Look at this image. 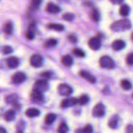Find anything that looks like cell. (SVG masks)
<instances>
[{
	"label": "cell",
	"instance_id": "1",
	"mask_svg": "<svg viewBox=\"0 0 133 133\" xmlns=\"http://www.w3.org/2000/svg\"><path fill=\"white\" fill-rule=\"evenodd\" d=\"M131 24L129 20L127 19H121L119 21L114 22L112 24L111 29L114 31H123L128 30L131 28Z\"/></svg>",
	"mask_w": 133,
	"mask_h": 133
},
{
	"label": "cell",
	"instance_id": "2",
	"mask_svg": "<svg viewBox=\"0 0 133 133\" xmlns=\"http://www.w3.org/2000/svg\"><path fill=\"white\" fill-rule=\"evenodd\" d=\"M99 64L103 68L112 69L114 67V62L110 57L103 56L99 60Z\"/></svg>",
	"mask_w": 133,
	"mask_h": 133
},
{
	"label": "cell",
	"instance_id": "3",
	"mask_svg": "<svg viewBox=\"0 0 133 133\" xmlns=\"http://www.w3.org/2000/svg\"><path fill=\"white\" fill-rule=\"evenodd\" d=\"M34 88L35 90H37L38 92H45L48 90V84L45 80H42V79H39L37 80L35 83L34 85Z\"/></svg>",
	"mask_w": 133,
	"mask_h": 133
},
{
	"label": "cell",
	"instance_id": "4",
	"mask_svg": "<svg viewBox=\"0 0 133 133\" xmlns=\"http://www.w3.org/2000/svg\"><path fill=\"white\" fill-rule=\"evenodd\" d=\"M43 58L40 55L34 54L30 58V63L31 66L35 68H38L42 65Z\"/></svg>",
	"mask_w": 133,
	"mask_h": 133
},
{
	"label": "cell",
	"instance_id": "5",
	"mask_svg": "<svg viewBox=\"0 0 133 133\" xmlns=\"http://www.w3.org/2000/svg\"><path fill=\"white\" fill-rule=\"evenodd\" d=\"M58 94L61 96H69L73 92L72 88L71 87L66 84H61L58 87Z\"/></svg>",
	"mask_w": 133,
	"mask_h": 133
},
{
	"label": "cell",
	"instance_id": "6",
	"mask_svg": "<svg viewBox=\"0 0 133 133\" xmlns=\"http://www.w3.org/2000/svg\"><path fill=\"white\" fill-rule=\"evenodd\" d=\"M105 108L103 105L99 103L97 104L96 106L94 107L92 110V114L96 117H101L105 115Z\"/></svg>",
	"mask_w": 133,
	"mask_h": 133
},
{
	"label": "cell",
	"instance_id": "7",
	"mask_svg": "<svg viewBox=\"0 0 133 133\" xmlns=\"http://www.w3.org/2000/svg\"><path fill=\"white\" fill-rule=\"evenodd\" d=\"M77 103H78L77 99L74 98V97H69V98L64 99L61 102V105L62 108H68L74 106Z\"/></svg>",
	"mask_w": 133,
	"mask_h": 133
},
{
	"label": "cell",
	"instance_id": "8",
	"mask_svg": "<svg viewBox=\"0 0 133 133\" xmlns=\"http://www.w3.org/2000/svg\"><path fill=\"white\" fill-rule=\"evenodd\" d=\"M26 79V76L23 73L18 72L13 75L12 81L14 84H20Z\"/></svg>",
	"mask_w": 133,
	"mask_h": 133
},
{
	"label": "cell",
	"instance_id": "9",
	"mask_svg": "<svg viewBox=\"0 0 133 133\" xmlns=\"http://www.w3.org/2000/svg\"><path fill=\"white\" fill-rule=\"evenodd\" d=\"M88 45L93 50H97L101 47V42L97 38H92L88 42Z\"/></svg>",
	"mask_w": 133,
	"mask_h": 133
},
{
	"label": "cell",
	"instance_id": "10",
	"mask_svg": "<svg viewBox=\"0 0 133 133\" xmlns=\"http://www.w3.org/2000/svg\"><path fill=\"white\" fill-rule=\"evenodd\" d=\"M79 75L82 77L83 78H84V79H86L87 81H88V82H90V83H95L96 81V79L95 78V77L94 75H91L90 73H88V71H84V70H81V71L79 72Z\"/></svg>",
	"mask_w": 133,
	"mask_h": 133
},
{
	"label": "cell",
	"instance_id": "11",
	"mask_svg": "<svg viewBox=\"0 0 133 133\" xmlns=\"http://www.w3.org/2000/svg\"><path fill=\"white\" fill-rule=\"evenodd\" d=\"M111 46L112 48L114 51H118L122 50V49H123L125 48V43L124 41H123L122 40H117L112 43Z\"/></svg>",
	"mask_w": 133,
	"mask_h": 133
},
{
	"label": "cell",
	"instance_id": "12",
	"mask_svg": "<svg viewBox=\"0 0 133 133\" xmlns=\"http://www.w3.org/2000/svg\"><path fill=\"white\" fill-rule=\"evenodd\" d=\"M6 65L10 68H16L19 65V60L16 57H9L6 60Z\"/></svg>",
	"mask_w": 133,
	"mask_h": 133
},
{
	"label": "cell",
	"instance_id": "13",
	"mask_svg": "<svg viewBox=\"0 0 133 133\" xmlns=\"http://www.w3.org/2000/svg\"><path fill=\"white\" fill-rule=\"evenodd\" d=\"M46 10L48 12L51 14H57L61 11V9L58 6L54 4L53 3H49L47 5Z\"/></svg>",
	"mask_w": 133,
	"mask_h": 133
},
{
	"label": "cell",
	"instance_id": "14",
	"mask_svg": "<svg viewBox=\"0 0 133 133\" xmlns=\"http://www.w3.org/2000/svg\"><path fill=\"white\" fill-rule=\"evenodd\" d=\"M31 99L34 101H36V102H39V101H41L43 100V95L42 93L38 92L37 90H33L31 93Z\"/></svg>",
	"mask_w": 133,
	"mask_h": 133
},
{
	"label": "cell",
	"instance_id": "15",
	"mask_svg": "<svg viewBox=\"0 0 133 133\" xmlns=\"http://www.w3.org/2000/svg\"><path fill=\"white\" fill-rule=\"evenodd\" d=\"M25 114L29 118H33V117L39 116L40 111L37 109H35V108H31V109H28L26 110Z\"/></svg>",
	"mask_w": 133,
	"mask_h": 133
},
{
	"label": "cell",
	"instance_id": "16",
	"mask_svg": "<svg viewBox=\"0 0 133 133\" xmlns=\"http://www.w3.org/2000/svg\"><path fill=\"white\" fill-rule=\"evenodd\" d=\"M61 61H62V64L65 66H70L73 63L72 57L69 55L63 56L62 59H61Z\"/></svg>",
	"mask_w": 133,
	"mask_h": 133
},
{
	"label": "cell",
	"instance_id": "17",
	"mask_svg": "<svg viewBox=\"0 0 133 133\" xmlns=\"http://www.w3.org/2000/svg\"><path fill=\"white\" fill-rule=\"evenodd\" d=\"M130 12V8L129 6L127 5H122L120 6V9H119V14L122 16H127L129 14Z\"/></svg>",
	"mask_w": 133,
	"mask_h": 133
},
{
	"label": "cell",
	"instance_id": "18",
	"mask_svg": "<svg viewBox=\"0 0 133 133\" xmlns=\"http://www.w3.org/2000/svg\"><path fill=\"white\" fill-rule=\"evenodd\" d=\"M14 118H15V112L12 110L7 111L4 115V118L7 122L12 121L14 119Z\"/></svg>",
	"mask_w": 133,
	"mask_h": 133
},
{
	"label": "cell",
	"instance_id": "19",
	"mask_svg": "<svg viewBox=\"0 0 133 133\" xmlns=\"http://www.w3.org/2000/svg\"><path fill=\"white\" fill-rule=\"evenodd\" d=\"M48 28H49V29L55 30V31H61L64 29V26L58 23H50L48 25Z\"/></svg>",
	"mask_w": 133,
	"mask_h": 133
},
{
	"label": "cell",
	"instance_id": "20",
	"mask_svg": "<svg viewBox=\"0 0 133 133\" xmlns=\"http://www.w3.org/2000/svg\"><path fill=\"white\" fill-rule=\"evenodd\" d=\"M12 30H13V25L12 24L11 22H6V23L5 24L3 27V31L6 35H10V34L12 32Z\"/></svg>",
	"mask_w": 133,
	"mask_h": 133
},
{
	"label": "cell",
	"instance_id": "21",
	"mask_svg": "<svg viewBox=\"0 0 133 133\" xmlns=\"http://www.w3.org/2000/svg\"><path fill=\"white\" fill-rule=\"evenodd\" d=\"M56 115L53 113H49L48 114V115L46 116L45 117V122L46 124L49 125V124H51L52 123L54 122V121L56 119Z\"/></svg>",
	"mask_w": 133,
	"mask_h": 133
},
{
	"label": "cell",
	"instance_id": "22",
	"mask_svg": "<svg viewBox=\"0 0 133 133\" xmlns=\"http://www.w3.org/2000/svg\"><path fill=\"white\" fill-rule=\"evenodd\" d=\"M118 122V117L117 116H114L110 118L109 122V126L112 129H114L116 127Z\"/></svg>",
	"mask_w": 133,
	"mask_h": 133
},
{
	"label": "cell",
	"instance_id": "23",
	"mask_svg": "<svg viewBox=\"0 0 133 133\" xmlns=\"http://www.w3.org/2000/svg\"><path fill=\"white\" fill-rule=\"evenodd\" d=\"M121 86H122V88L126 90H130L132 87V84H131V82L127 80V79H123L121 81Z\"/></svg>",
	"mask_w": 133,
	"mask_h": 133
},
{
	"label": "cell",
	"instance_id": "24",
	"mask_svg": "<svg viewBox=\"0 0 133 133\" xmlns=\"http://www.w3.org/2000/svg\"><path fill=\"white\" fill-rule=\"evenodd\" d=\"M91 18L94 22H98L100 19L99 12L97 9H94L91 12Z\"/></svg>",
	"mask_w": 133,
	"mask_h": 133
},
{
	"label": "cell",
	"instance_id": "25",
	"mask_svg": "<svg viewBox=\"0 0 133 133\" xmlns=\"http://www.w3.org/2000/svg\"><path fill=\"white\" fill-rule=\"evenodd\" d=\"M58 133H67L68 132V127L65 123H62L58 127Z\"/></svg>",
	"mask_w": 133,
	"mask_h": 133
},
{
	"label": "cell",
	"instance_id": "26",
	"mask_svg": "<svg viewBox=\"0 0 133 133\" xmlns=\"http://www.w3.org/2000/svg\"><path fill=\"white\" fill-rule=\"evenodd\" d=\"M89 101V98L87 95H83L78 99V103L81 105H86Z\"/></svg>",
	"mask_w": 133,
	"mask_h": 133
},
{
	"label": "cell",
	"instance_id": "27",
	"mask_svg": "<svg viewBox=\"0 0 133 133\" xmlns=\"http://www.w3.org/2000/svg\"><path fill=\"white\" fill-rule=\"evenodd\" d=\"M18 98V96L16 94H12L10 96H8L6 97V102L8 103H13L16 102Z\"/></svg>",
	"mask_w": 133,
	"mask_h": 133
},
{
	"label": "cell",
	"instance_id": "28",
	"mask_svg": "<svg viewBox=\"0 0 133 133\" xmlns=\"http://www.w3.org/2000/svg\"><path fill=\"white\" fill-rule=\"evenodd\" d=\"M73 53H74V55L79 57H84V55H85L84 51H83L81 49H79V48H75L73 50Z\"/></svg>",
	"mask_w": 133,
	"mask_h": 133
},
{
	"label": "cell",
	"instance_id": "29",
	"mask_svg": "<svg viewBox=\"0 0 133 133\" xmlns=\"http://www.w3.org/2000/svg\"><path fill=\"white\" fill-rule=\"evenodd\" d=\"M57 44V40H56V39L51 38V39H49V40L46 42L45 45V47H47V48H50V47L55 46Z\"/></svg>",
	"mask_w": 133,
	"mask_h": 133
},
{
	"label": "cell",
	"instance_id": "30",
	"mask_svg": "<svg viewBox=\"0 0 133 133\" xmlns=\"http://www.w3.org/2000/svg\"><path fill=\"white\" fill-rule=\"evenodd\" d=\"M25 38L27 40H32L35 38V32L31 29L27 30L25 32Z\"/></svg>",
	"mask_w": 133,
	"mask_h": 133
},
{
	"label": "cell",
	"instance_id": "31",
	"mask_svg": "<svg viewBox=\"0 0 133 133\" xmlns=\"http://www.w3.org/2000/svg\"><path fill=\"white\" fill-rule=\"evenodd\" d=\"M41 3V1H38V0H34V1H31V7L32 9H36L39 7L40 4Z\"/></svg>",
	"mask_w": 133,
	"mask_h": 133
},
{
	"label": "cell",
	"instance_id": "32",
	"mask_svg": "<svg viewBox=\"0 0 133 133\" xmlns=\"http://www.w3.org/2000/svg\"><path fill=\"white\" fill-rule=\"evenodd\" d=\"M63 19L68 22H71L74 19V15L71 13H67L63 16Z\"/></svg>",
	"mask_w": 133,
	"mask_h": 133
},
{
	"label": "cell",
	"instance_id": "33",
	"mask_svg": "<svg viewBox=\"0 0 133 133\" xmlns=\"http://www.w3.org/2000/svg\"><path fill=\"white\" fill-rule=\"evenodd\" d=\"M92 127L90 125H87L82 130V133H92Z\"/></svg>",
	"mask_w": 133,
	"mask_h": 133
},
{
	"label": "cell",
	"instance_id": "34",
	"mask_svg": "<svg viewBox=\"0 0 133 133\" xmlns=\"http://www.w3.org/2000/svg\"><path fill=\"white\" fill-rule=\"evenodd\" d=\"M126 62L127 64L133 65V53H130L127 55V58H126Z\"/></svg>",
	"mask_w": 133,
	"mask_h": 133
},
{
	"label": "cell",
	"instance_id": "35",
	"mask_svg": "<svg viewBox=\"0 0 133 133\" xmlns=\"http://www.w3.org/2000/svg\"><path fill=\"white\" fill-rule=\"evenodd\" d=\"M12 51V49L11 48V47L9 46V45H5L3 48V53L5 55H7L10 53Z\"/></svg>",
	"mask_w": 133,
	"mask_h": 133
},
{
	"label": "cell",
	"instance_id": "36",
	"mask_svg": "<svg viewBox=\"0 0 133 133\" xmlns=\"http://www.w3.org/2000/svg\"><path fill=\"white\" fill-rule=\"evenodd\" d=\"M126 133H133V125H129L126 128Z\"/></svg>",
	"mask_w": 133,
	"mask_h": 133
},
{
	"label": "cell",
	"instance_id": "37",
	"mask_svg": "<svg viewBox=\"0 0 133 133\" xmlns=\"http://www.w3.org/2000/svg\"><path fill=\"white\" fill-rule=\"evenodd\" d=\"M68 40H70L71 42L74 43V44H75V43L77 42V38L75 37V36H69Z\"/></svg>",
	"mask_w": 133,
	"mask_h": 133
},
{
	"label": "cell",
	"instance_id": "38",
	"mask_svg": "<svg viewBox=\"0 0 133 133\" xmlns=\"http://www.w3.org/2000/svg\"><path fill=\"white\" fill-rule=\"evenodd\" d=\"M51 76V73L50 72H44L42 74V77L44 78H48V79H49Z\"/></svg>",
	"mask_w": 133,
	"mask_h": 133
},
{
	"label": "cell",
	"instance_id": "39",
	"mask_svg": "<svg viewBox=\"0 0 133 133\" xmlns=\"http://www.w3.org/2000/svg\"><path fill=\"white\" fill-rule=\"evenodd\" d=\"M0 133H6V131H5V129L4 128H3V127H0Z\"/></svg>",
	"mask_w": 133,
	"mask_h": 133
},
{
	"label": "cell",
	"instance_id": "40",
	"mask_svg": "<svg viewBox=\"0 0 133 133\" xmlns=\"http://www.w3.org/2000/svg\"><path fill=\"white\" fill-rule=\"evenodd\" d=\"M131 38H132V40H133V32L132 33V35H131Z\"/></svg>",
	"mask_w": 133,
	"mask_h": 133
},
{
	"label": "cell",
	"instance_id": "41",
	"mask_svg": "<svg viewBox=\"0 0 133 133\" xmlns=\"http://www.w3.org/2000/svg\"><path fill=\"white\" fill-rule=\"evenodd\" d=\"M17 133H22V132H18Z\"/></svg>",
	"mask_w": 133,
	"mask_h": 133
},
{
	"label": "cell",
	"instance_id": "42",
	"mask_svg": "<svg viewBox=\"0 0 133 133\" xmlns=\"http://www.w3.org/2000/svg\"><path fill=\"white\" fill-rule=\"evenodd\" d=\"M132 98H133V94H132Z\"/></svg>",
	"mask_w": 133,
	"mask_h": 133
}]
</instances>
